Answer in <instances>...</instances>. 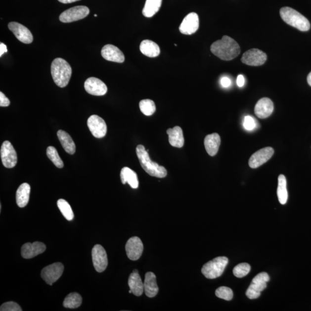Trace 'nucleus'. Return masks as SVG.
Instances as JSON below:
<instances>
[{
  "instance_id": "obj_1",
  "label": "nucleus",
  "mask_w": 311,
  "mask_h": 311,
  "mask_svg": "<svg viewBox=\"0 0 311 311\" xmlns=\"http://www.w3.org/2000/svg\"><path fill=\"white\" fill-rule=\"evenodd\" d=\"M211 50L213 54L223 61L232 60L240 53L239 44L232 38L226 36L213 43Z\"/></svg>"
},
{
  "instance_id": "obj_2",
  "label": "nucleus",
  "mask_w": 311,
  "mask_h": 311,
  "mask_svg": "<svg viewBox=\"0 0 311 311\" xmlns=\"http://www.w3.org/2000/svg\"><path fill=\"white\" fill-rule=\"evenodd\" d=\"M51 73L55 85L64 88L68 85L72 70L71 65L65 59L57 58L52 62Z\"/></svg>"
},
{
  "instance_id": "obj_3",
  "label": "nucleus",
  "mask_w": 311,
  "mask_h": 311,
  "mask_svg": "<svg viewBox=\"0 0 311 311\" xmlns=\"http://www.w3.org/2000/svg\"><path fill=\"white\" fill-rule=\"evenodd\" d=\"M136 153L142 169L149 176L159 178H165L167 176V171L165 168L152 162L150 159L148 152L146 151L144 146L138 145L136 148Z\"/></svg>"
},
{
  "instance_id": "obj_4",
  "label": "nucleus",
  "mask_w": 311,
  "mask_h": 311,
  "mask_svg": "<svg viewBox=\"0 0 311 311\" xmlns=\"http://www.w3.org/2000/svg\"><path fill=\"white\" fill-rule=\"evenodd\" d=\"M279 13L282 19L289 26L301 31L310 30L311 24L309 20L294 9L288 6L283 7Z\"/></svg>"
},
{
  "instance_id": "obj_5",
  "label": "nucleus",
  "mask_w": 311,
  "mask_h": 311,
  "mask_svg": "<svg viewBox=\"0 0 311 311\" xmlns=\"http://www.w3.org/2000/svg\"><path fill=\"white\" fill-rule=\"evenodd\" d=\"M228 263V259L226 257H217L204 265L202 268V274L208 279L219 277L224 271Z\"/></svg>"
},
{
  "instance_id": "obj_6",
  "label": "nucleus",
  "mask_w": 311,
  "mask_h": 311,
  "mask_svg": "<svg viewBox=\"0 0 311 311\" xmlns=\"http://www.w3.org/2000/svg\"><path fill=\"white\" fill-rule=\"evenodd\" d=\"M270 277L266 272H261L255 277L246 291V296L250 299H256L261 295V292L267 287Z\"/></svg>"
},
{
  "instance_id": "obj_7",
  "label": "nucleus",
  "mask_w": 311,
  "mask_h": 311,
  "mask_svg": "<svg viewBox=\"0 0 311 311\" xmlns=\"http://www.w3.org/2000/svg\"><path fill=\"white\" fill-rule=\"evenodd\" d=\"M89 9L86 6H77L63 12L59 19L62 23H71L85 18L89 15Z\"/></svg>"
},
{
  "instance_id": "obj_8",
  "label": "nucleus",
  "mask_w": 311,
  "mask_h": 311,
  "mask_svg": "<svg viewBox=\"0 0 311 311\" xmlns=\"http://www.w3.org/2000/svg\"><path fill=\"white\" fill-rule=\"evenodd\" d=\"M64 270V265L57 262L44 267L41 271V277L47 284L52 285L61 277Z\"/></svg>"
},
{
  "instance_id": "obj_9",
  "label": "nucleus",
  "mask_w": 311,
  "mask_h": 311,
  "mask_svg": "<svg viewBox=\"0 0 311 311\" xmlns=\"http://www.w3.org/2000/svg\"><path fill=\"white\" fill-rule=\"evenodd\" d=\"M0 153L3 166L7 169H12L16 166L17 162V153L11 143L8 141L3 142Z\"/></svg>"
},
{
  "instance_id": "obj_10",
  "label": "nucleus",
  "mask_w": 311,
  "mask_h": 311,
  "mask_svg": "<svg viewBox=\"0 0 311 311\" xmlns=\"http://www.w3.org/2000/svg\"><path fill=\"white\" fill-rule=\"evenodd\" d=\"M267 60V55L258 48H252L246 51L241 59L243 64L254 66L264 65Z\"/></svg>"
},
{
  "instance_id": "obj_11",
  "label": "nucleus",
  "mask_w": 311,
  "mask_h": 311,
  "mask_svg": "<svg viewBox=\"0 0 311 311\" xmlns=\"http://www.w3.org/2000/svg\"><path fill=\"white\" fill-rule=\"evenodd\" d=\"M87 125L92 134L96 138H103L107 133L106 122L98 115H91L87 121Z\"/></svg>"
},
{
  "instance_id": "obj_12",
  "label": "nucleus",
  "mask_w": 311,
  "mask_h": 311,
  "mask_svg": "<svg viewBox=\"0 0 311 311\" xmlns=\"http://www.w3.org/2000/svg\"><path fill=\"white\" fill-rule=\"evenodd\" d=\"M93 267L96 271L102 272L106 270L108 265V258L106 250L104 248L96 244L92 250Z\"/></svg>"
},
{
  "instance_id": "obj_13",
  "label": "nucleus",
  "mask_w": 311,
  "mask_h": 311,
  "mask_svg": "<svg viewBox=\"0 0 311 311\" xmlns=\"http://www.w3.org/2000/svg\"><path fill=\"white\" fill-rule=\"evenodd\" d=\"M144 246L138 237H132L126 244V251L128 257L132 261L138 260L142 256Z\"/></svg>"
},
{
  "instance_id": "obj_14",
  "label": "nucleus",
  "mask_w": 311,
  "mask_h": 311,
  "mask_svg": "<svg viewBox=\"0 0 311 311\" xmlns=\"http://www.w3.org/2000/svg\"><path fill=\"white\" fill-rule=\"evenodd\" d=\"M9 29L12 31L17 39L25 44L33 43V36L31 31L22 24L17 22H10L8 24Z\"/></svg>"
},
{
  "instance_id": "obj_15",
  "label": "nucleus",
  "mask_w": 311,
  "mask_h": 311,
  "mask_svg": "<svg viewBox=\"0 0 311 311\" xmlns=\"http://www.w3.org/2000/svg\"><path fill=\"white\" fill-rule=\"evenodd\" d=\"M274 152V149L271 147H267L259 150L250 157L249 162L250 167L252 169H257L263 165L270 160L273 155Z\"/></svg>"
},
{
  "instance_id": "obj_16",
  "label": "nucleus",
  "mask_w": 311,
  "mask_h": 311,
  "mask_svg": "<svg viewBox=\"0 0 311 311\" xmlns=\"http://www.w3.org/2000/svg\"><path fill=\"white\" fill-rule=\"evenodd\" d=\"M199 29V17L196 13L191 12L184 17L181 22L179 31L184 35H192L196 33Z\"/></svg>"
},
{
  "instance_id": "obj_17",
  "label": "nucleus",
  "mask_w": 311,
  "mask_h": 311,
  "mask_svg": "<svg viewBox=\"0 0 311 311\" xmlns=\"http://www.w3.org/2000/svg\"><path fill=\"white\" fill-rule=\"evenodd\" d=\"M85 88L87 92L94 96H103L107 92L106 85L99 79L90 78L86 80Z\"/></svg>"
},
{
  "instance_id": "obj_18",
  "label": "nucleus",
  "mask_w": 311,
  "mask_h": 311,
  "mask_svg": "<svg viewBox=\"0 0 311 311\" xmlns=\"http://www.w3.org/2000/svg\"><path fill=\"white\" fill-rule=\"evenodd\" d=\"M46 249V247L43 243L36 242L33 243L24 244L21 250V254L25 259H31L38 255L43 254Z\"/></svg>"
},
{
  "instance_id": "obj_19",
  "label": "nucleus",
  "mask_w": 311,
  "mask_h": 311,
  "mask_svg": "<svg viewBox=\"0 0 311 311\" xmlns=\"http://www.w3.org/2000/svg\"><path fill=\"white\" fill-rule=\"evenodd\" d=\"M102 57L107 61L123 63L125 61V55L117 47L113 44H107L101 51Z\"/></svg>"
},
{
  "instance_id": "obj_20",
  "label": "nucleus",
  "mask_w": 311,
  "mask_h": 311,
  "mask_svg": "<svg viewBox=\"0 0 311 311\" xmlns=\"http://www.w3.org/2000/svg\"><path fill=\"white\" fill-rule=\"evenodd\" d=\"M274 110V104L272 101L267 97L261 99L255 107V114L261 119L270 117Z\"/></svg>"
},
{
  "instance_id": "obj_21",
  "label": "nucleus",
  "mask_w": 311,
  "mask_h": 311,
  "mask_svg": "<svg viewBox=\"0 0 311 311\" xmlns=\"http://www.w3.org/2000/svg\"><path fill=\"white\" fill-rule=\"evenodd\" d=\"M128 284L133 294L140 296L144 291V282H142L137 270H134L129 278Z\"/></svg>"
},
{
  "instance_id": "obj_22",
  "label": "nucleus",
  "mask_w": 311,
  "mask_h": 311,
  "mask_svg": "<svg viewBox=\"0 0 311 311\" xmlns=\"http://www.w3.org/2000/svg\"><path fill=\"white\" fill-rule=\"evenodd\" d=\"M169 135L170 144L174 147L182 148L184 145V139L182 129L179 127H176L173 129H169L167 131Z\"/></svg>"
},
{
  "instance_id": "obj_23",
  "label": "nucleus",
  "mask_w": 311,
  "mask_h": 311,
  "mask_svg": "<svg viewBox=\"0 0 311 311\" xmlns=\"http://www.w3.org/2000/svg\"><path fill=\"white\" fill-rule=\"evenodd\" d=\"M144 287L145 295L149 298H154L158 293L159 288L156 282V275L152 272L146 273Z\"/></svg>"
},
{
  "instance_id": "obj_24",
  "label": "nucleus",
  "mask_w": 311,
  "mask_h": 311,
  "mask_svg": "<svg viewBox=\"0 0 311 311\" xmlns=\"http://www.w3.org/2000/svg\"><path fill=\"white\" fill-rule=\"evenodd\" d=\"M220 144L221 138L218 133L209 134L205 138V149L210 156H214L218 153Z\"/></svg>"
},
{
  "instance_id": "obj_25",
  "label": "nucleus",
  "mask_w": 311,
  "mask_h": 311,
  "mask_svg": "<svg viewBox=\"0 0 311 311\" xmlns=\"http://www.w3.org/2000/svg\"><path fill=\"white\" fill-rule=\"evenodd\" d=\"M31 187L30 184L24 183L20 185L16 191V203L20 208L25 207L29 203Z\"/></svg>"
},
{
  "instance_id": "obj_26",
  "label": "nucleus",
  "mask_w": 311,
  "mask_h": 311,
  "mask_svg": "<svg viewBox=\"0 0 311 311\" xmlns=\"http://www.w3.org/2000/svg\"><path fill=\"white\" fill-rule=\"evenodd\" d=\"M141 53L146 57L154 58L160 54V48L158 44L151 40L143 41L139 46Z\"/></svg>"
},
{
  "instance_id": "obj_27",
  "label": "nucleus",
  "mask_w": 311,
  "mask_h": 311,
  "mask_svg": "<svg viewBox=\"0 0 311 311\" xmlns=\"http://www.w3.org/2000/svg\"><path fill=\"white\" fill-rule=\"evenodd\" d=\"M57 136L65 151L70 155L74 154L76 152V145L71 135L64 131L59 130L57 132Z\"/></svg>"
},
{
  "instance_id": "obj_28",
  "label": "nucleus",
  "mask_w": 311,
  "mask_h": 311,
  "mask_svg": "<svg viewBox=\"0 0 311 311\" xmlns=\"http://www.w3.org/2000/svg\"><path fill=\"white\" fill-rule=\"evenodd\" d=\"M121 179L124 184L128 183L132 188H137L138 187V179L137 175L134 171L129 167H124L121 172Z\"/></svg>"
},
{
  "instance_id": "obj_29",
  "label": "nucleus",
  "mask_w": 311,
  "mask_h": 311,
  "mask_svg": "<svg viewBox=\"0 0 311 311\" xmlns=\"http://www.w3.org/2000/svg\"><path fill=\"white\" fill-rule=\"evenodd\" d=\"M162 0H146L145 4L142 10L143 15L146 17H152L159 11L162 5Z\"/></svg>"
},
{
  "instance_id": "obj_30",
  "label": "nucleus",
  "mask_w": 311,
  "mask_h": 311,
  "mask_svg": "<svg viewBox=\"0 0 311 311\" xmlns=\"http://www.w3.org/2000/svg\"><path fill=\"white\" fill-rule=\"evenodd\" d=\"M277 196L281 204L285 205L287 202L288 194L286 188V180L285 177L283 175H280L278 177Z\"/></svg>"
},
{
  "instance_id": "obj_31",
  "label": "nucleus",
  "mask_w": 311,
  "mask_h": 311,
  "mask_svg": "<svg viewBox=\"0 0 311 311\" xmlns=\"http://www.w3.org/2000/svg\"><path fill=\"white\" fill-rule=\"evenodd\" d=\"M82 296L79 293H71L66 297L63 306L66 309H75L82 305Z\"/></svg>"
},
{
  "instance_id": "obj_32",
  "label": "nucleus",
  "mask_w": 311,
  "mask_h": 311,
  "mask_svg": "<svg viewBox=\"0 0 311 311\" xmlns=\"http://www.w3.org/2000/svg\"><path fill=\"white\" fill-rule=\"evenodd\" d=\"M57 206L64 218L68 221H72L74 218V214L68 202L64 199H59L57 201Z\"/></svg>"
},
{
  "instance_id": "obj_33",
  "label": "nucleus",
  "mask_w": 311,
  "mask_h": 311,
  "mask_svg": "<svg viewBox=\"0 0 311 311\" xmlns=\"http://www.w3.org/2000/svg\"><path fill=\"white\" fill-rule=\"evenodd\" d=\"M139 106L142 113L146 116H151L155 113L156 109L155 103L151 99L141 100Z\"/></svg>"
},
{
  "instance_id": "obj_34",
  "label": "nucleus",
  "mask_w": 311,
  "mask_h": 311,
  "mask_svg": "<svg viewBox=\"0 0 311 311\" xmlns=\"http://www.w3.org/2000/svg\"><path fill=\"white\" fill-rule=\"evenodd\" d=\"M46 153L48 159L53 163L56 167L59 169H62L64 167V163H63L61 157H59L57 149L54 146H48L47 148Z\"/></svg>"
},
{
  "instance_id": "obj_35",
  "label": "nucleus",
  "mask_w": 311,
  "mask_h": 311,
  "mask_svg": "<svg viewBox=\"0 0 311 311\" xmlns=\"http://www.w3.org/2000/svg\"><path fill=\"white\" fill-rule=\"evenodd\" d=\"M251 267L247 263H242L236 266L233 270V273L237 278L245 277L249 273Z\"/></svg>"
},
{
  "instance_id": "obj_36",
  "label": "nucleus",
  "mask_w": 311,
  "mask_h": 311,
  "mask_svg": "<svg viewBox=\"0 0 311 311\" xmlns=\"http://www.w3.org/2000/svg\"><path fill=\"white\" fill-rule=\"evenodd\" d=\"M216 295L219 298L230 301L233 298V293L231 289L226 286H222L216 290Z\"/></svg>"
},
{
  "instance_id": "obj_37",
  "label": "nucleus",
  "mask_w": 311,
  "mask_h": 311,
  "mask_svg": "<svg viewBox=\"0 0 311 311\" xmlns=\"http://www.w3.org/2000/svg\"><path fill=\"white\" fill-rule=\"evenodd\" d=\"M257 127V122L255 118L249 116L244 117L243 122V127L248 131H254Z\"/></svg>"
},
{
  "instance_id": "obj_38",
  "label": "nucleus",
  "mask_w": 311,
  "mask_h": 311,
  "mask_svg": "<svg viewBox=\"0 0 311 311\" xmlns=\"http://www.w3.org/2000/svg\"><path fill=\"white\" fill-rule=\"evenodd\" d=\"M1 311H22V309L18 304L13 302H9L2 304L0 307Z\"/></svg>"
},
{
  "instance_id": "obj_39",
  "label": "nucleus",
  "mask_w": 311,
  "mask_h": 311,
  "mask_svg": "<svg viewBox=\"0 0 311 311\" xmlns=\"http://www.w3.org/2000/svg\"><path fill=\"white\" fill-rule=\"evenodd\" d=\"M10 101L2 92H0V106L8 107L9 106Z\"/></svg>"
},
{
  "instance_id": "obj_40",
  "label": "nucleus",
  "mask_w": 311,
  "mask_h": 311,
  "mask_svg": "<svg viewBox=\"0 0 311 311\" xmlns=\"http://www.w3.org/2000/svg\"><path fill=\"white\" fill-rule=\"evenodd\" d=\"M220 82H221V85L223 88H228L231 85V81L227 77H223Z\"/></svg>"
},
{
  "instance_id": "obj_41",
  "label": "nucleus",
  "mask_w": 311,
  "mask_h": 311,
  "mask_svg": "<svg viewBox=\"0 0 311 311\" xmlns=\"http://www.w3.org/2000/svg\"><path fill=\"white\" fill-rule=\"evenodd\" d=\"M244 83H245V80H244V78L243 75H239L237 76V85L239 87H242L244 85Z\"/></svg>"
},
{
  "instance_id": "obj_42",
  "label": "nucleus",
  "mask_w": 311,
  "mask_h": 311,
  "mask_svg": "<svg viewBox=\"0 0 311 311\" xmlns=\"http://www.w3.org/2000/svg\"><path fill=\"white\" fill-rule=\"evenodd\" d=\"M7 52H8V50H7L6 45L3 43L0 44V57H2V55Z\"/></svg>"
},
{
  "instance_id": "obj_43",
  "label": "nucleus",
  "mask_w": 311,
  "mask_h": 311,
  "mask_svg": "<svg viewBox=\"0 0 311 311\" xmlns=\"http://www.w3.org/2000/svg\"><path fill=\"white\" fill-rule=\"evenodd\" d=\"M58 1L63 3H69L78 1H80V0H58Z\"/></svg>"
},
{
  "instance_id": "obj_44",
  "label": "nucleus",
  "mask_w": 311,
  "mask_h": 311,
  "mask_svg": "<svg viewBox=\"0 0 311 311\" xmlns=\"http://www.w3.org/2000/svg\"><path fill=\"white\" fill-rule=\"evenodd\" d=\"M307 82H308L309 85L311 87V72L310 73L308 77H307Z\"/></svg>"
},
{
  "instance_id": "obj_45",
  "label": "nucleus",
  "mask_w": 311,
  "mask_h": 311,
  "mask_svg": "<svg viewBox=\"0 0 311 311\" xmlns=\"http://www.w3.org/2000/svg\"><path fill=\"white\" fill-rule=\"evenodd\" d=\"M95 17H97V15H95Z\"/></svg>"
}]
</instances>
